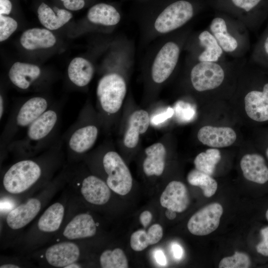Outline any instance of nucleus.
<instances>
[{
	"mask_svg": "<svg viewBox=\"0 0 268 268\" xmlns=\"http://www.w3.org/2000/svg\"><path fill=\"white\" fill-rule=\"evenodd\" d=\"M65 163L61 142L38 155L19 159L2 175L0 198L18 204L51 182Z\"/></svg>",
	"mask_w": 268,
	"mask_h": 268,
	"instance_id": "obj_1",
	"label": "nucleus"
},
{
	"mask_svg": "<svg viewBox=\"0 0 268 268\" xmlns=\"http://www.w3.org/2000/svg\"><path fill=\"white\" fill-rule=\"evenodd\" d=\"M65 187L61 171L48 185L10 210L2 218L1 246L11 247L22 230L32 222L56 195Z\"/></svg>",
	"mask_w": 268,
	"mask_h": 268,
	"instance_id": "obj_2",
	"label": "nucleus"
},
{
	"mask_svg": "<svg viewBox=\"0 0 268 268\" xmlns=\"http://www.w3.org/2000/svg\"><path fill=\"white\" fill-rule=\"evenodd\" d=\"M60 199L48 206L11 247L21 254L29 255L49 244L61 229L66 218L69 193L64 187Z\"/></svg>",
	"mask_w": 268,
	"mask_h": 268,
	"instance_id": "obj_3",
	"label": "nucleus"
},
{
	"mask_svg": "<svg viewBox=\"0 0 268 268\" xmlns=\"http://www.w3.org/2000/svg\"><path fill=\"white\" fill-rule=\"evenodd\" d=\"M60 114L59 107L51 105L27 128L22 138L11 142L6 150L20 159L36 156L48 149L55 137Z\"/></svg>",
	"mask_w": 268,
	"mask_h": 268,
	"instance_id": "obj_4",
	"label": "nucleus"
},
{
	"mask_svg": "<svg viewBox=\"0 0 268 268\" xmlns=\"http://www.w3.org/2000/svg\"><path fill=\"white\" fill-rule=\"evenodd\" d=\"M192 30L189 26L164 36L153 48L146 63L153 83L160 85L173 73Z\"/></svg>",
	"mask_w": 268,
	"mask_h": 268,
	"instance_id": "obj_5",
	"label": "nucleus"
},
{
	"mask_svg": "<svg viewBox=\"0 0 268 268\" xmlns=\"http://www.w3.org/2000/svg\"><path fill=\"white\" fill-rule=\"evenodd\" d=\"M207 29L226 56L233 59L244 58L250 41L248 29L241 22L231 16L217 15L211 20Z\"/></svg>",
	"mask_w": 268,
	"mask_h": 268,
	"instance_id": "obj_6",
	"label": "nucleus"
},
{
	"mask_svg": "<svg viewBox=\"0 0 268 268\" xmlns=\"http://www.w3.org/2000/svg\"><path fill=\"white\" fill-rule=\"evenodd\" d=\"M68 193L69 197L64 222L49 245L65 240H87L97 233L100 223L95 221L89 211L83 209V203L79 200Z\"/></svg>",
	"mask_w": 268,
	"mask_h": 268,
	"instance_id": "obj_7",
	"label": "nucleus"
},
{
	"mask_svg": "<svg viewBox=\"0 0 268 268\" xmlns=\"http://www.w3.org/2000/svg\"><path fill=\"white\" fill-rule=\"evenodd\" d=\"M195 15L193 4L187 0H178L166 6L151 20L145 22L149 38L164 36L187 26Z\"/></svg>",
	"mask_w": 268,
	"mask_h": 268,
	"instance_id": "obj_8",
	"label": "nucleus"
},
{
	"mask_svg": "<svg viewBox=\"0 0 268 268\" xmlns=\"http://www.w3.org/2000/svg\"><path fill=\"white\" fill-rule=\"evenodd\" d=\"M86 240H65L39 249L27 257L42 268H67L70 265L82 262Z\"/></svg>",
	"mask_w": 268,
	"mask_h": 268,
	"instance_id": "obj_9",
	"label": "nucleus"
},
{
	"mask_svg": "<svg viewBox=\"0 0 268 268\" xmlns=\"http://www.w3.org/2000/svg\"><path fill=\"white\" fill-rule=\"evenodd\" d=\"M239 60L226 59L218 62L186 60L192 87L200 93L218 89L224 83L227 71L236 66Z\"/></svg>",
	"mask_w": 268,
	"mask_h": 268,
	"instance_id": "obj_10",
	"label": "nucleus"
},
{
	"mask_svg": "<svg viewBox=\"0 0 268 268\" xmlns=\"http://www.w3.org/2000/svg\"><path fill=\"white\" fill-rule=\"evenodd\" d=\"M51 105L42 96L31 97L17 105L5 125L1 137V148L6 149L21 130L27 128Z\"/></svg>",
	"mask_w": 268,
	"mask_h": 268,
	"instance_id": "obj_11",
	"label": "nucleus"
},
{
	"mask_svg": "<svg viewBox=\"0 0 268 268\" xmlns=\"http://www.w3.org/2000/svg\"><path fill=\"white\" fill-rule=\"evenodd\" d=\"M126 93V81L119 72L106 73L98 81L97 99L102 111L107 115L114 114L119 111Z\"/></svg>",
	"mask_w": 268,
	"mask_h": 268,
	"instance_id": "obj_12",
	"label": "nucleus"
},
{
	"mask_svg": "<svg viewBox=\"0 0 268 268\" xmlns=\"http://www.w3.org/2000/svg\"><path fill=\"white\" fill-rule=\"evenodd\" d=\"M98 133L97 126L85 122L83 113L80 114L66 138L67 163L79 162L80 157L94 145Z\"/></svg>",
	"mask_w": 268,
	"mask_h": 268,
	"instance_id": "obj_13",
	"label": "nucleus"
},
{
	"mask_svg": "<svg viewBox=\"0 0 268 268\" xmlns=\"http://www.w3.org/2000/svg\"><path fill=\"white\" fill-rule=\"evenodd\" d=\"M184 50L187 56L186 60L198 62H218L226 56L215 37L208 29L191 33Z\"/></svg>",
	"mask_w": 268,
	"mask_h": 268,
	"instance_id": "obj_14",
	"label": "nucleus"
},
{
	"mask_svg": "<svg viewBox=\"0 0 268 268\" xmlns=\"http://www.w3.org/2000/svg\"><path fill=\"white\" fill-rule=\"evenodd\" d=\"M101 163L107 175L105 182L111 190L120 195L128 194L133 186V178L120 155L116 151H108L103 155Z\"/></svg>",
	"mask_w": 268,
	"mask_h": 268,
	"instance_id": "obj_15",
	"label": "nucleus"
},
{
	"mask_svg": "<svg viewBox=\"0 0 268 268\" xmlns=\"http://www.w3.org/2000/svg\"><path fill=\"white\" fill-rule=\"evenodd\" d=\"M222 205L217 202L209 203L195 213L189 219L187 227L192 234L204 236L218 227L223 213Z\"/></svg>",
	"mask_w": 268,
	"mask_h": 268,
	"instance_id": "obj_16",
	"label": "nucleus"
},
{
	"mask_svg": "<svg viewBox=\"0 0 268 268\" xmlns=\"http://www.w3.org/2000/svg\"><path fill=\"white\" fill-rule=\"evenodd\" d=\"M160 202L161 205L167 209H170L179 213L184 211L190 203L187 187L181 182H170L162 192Z\"/></svg>",
	"mask_w": 268,
	"mask_h": 268,
	"instance_id": "obj_17",
	"label": "nucleus"
},
{
	"mask_svg": "<svg viewBox=\"0 0 268 268\" xmlns=\"http://www.w3.org/2000/svg\"><path fill=\"white\" fill-rule=\"evenodd\" d=\"M244 104L250 118L259 122L268 121V82L262 90H251L245 94Z\"/></svg>",
	"mask_w": 268,
	"mask_h": 268,
	"instance_id": "obj_18",
	"label": "nucleus"
},
{
	"mask_svg": "<svg viewBox=\"0 0 268 268\" xmlns=\"http://www.w3.org/2000/svg\"><path fill=\"white\" fill-rule=\"evenodd\" d=\"M198 138L202 144L212 147L230 146L236 140L237 135L230 127L205 126L198 131Z\"/></svg>",
	"mask_w": 268,
	"mask_h": 268,
	"instance_id": "obj_19",
	"label": "nucleus"
},
{
	"mask_svg": "<svg viewBox=\"0 0 268 268\" xmlns=\"http://www.w3.org/2000/svg\"><path fill=\"white\" fill-rule=\"evenodd\" d=\"M244 178L248 181L264 184L268 181V167L263 156L259 154H247L240 161Z\"/></svg>",
	"mask_w": 268,
	"mask_h": 268,
	"instance_id": "obj_20",
	"label": "nucleus"
},
{
	"mask_svg": "<svg viewBox=\"0 0 268 268\" xmlns=\"http://www.w3.org/2000/svg\"><path fill=\"white\" fill-rule=\"evenodd\" d=\"M41 71L35 65L17 62L8 72L11 83L17 88L27 90L40 77Z\"/></svg>",
	"mask_w": 268,
	"mask_h": 268,
	"instance_id": "obj_21",
	"label": "nucleus"
},
{
	"mask_svg": "<svg viewBox=\"0 0 268 268\" xmlns=\"http://www.w3.org/2000/svg\"><path fill=\"white\" fill-rule=\"evenodd\" d=\"M148 113L144 110H136L130 117L129 127L124 137L125 146L129 148L135 147L138 144L139 135L145 133L149 126Z\"/></svg>",
	"mask_w": 268,
	"mask_h": 268,
	"instance_id": "obj_22",
	"label": "nucleus"
},
{
	"mask_svg": "<svg viewBox=\"0 0 268 268\" xmlns=\"http://www.w3.org/2000/svg\"><path fill=\"white\" fill-rule=\"evenodd\" d=\"M20 41L25 49L34 50L54 46L56 38L49 29L34 28L25 31L21 36Z\"/></svg>",
	"mask_w": 268,
	"mask_h": 268,
	"instance_id": "obj_23",
	"label": "nucleus"
},
{
	"mask_svg": "<svg viewBox=\"0 0 268 268\" xmlns=\"http://www.w3.org/2000/svg\"><path fill=\"white\" fill-rule=\"evenodd\" d=\"M146 157L143 163V170L148 176H159L162 174L165 165L166 150L160 142L155 143L145 149Z\"/></svg>",
	"mask_w": 268,
	"mask_h": 268,
	"instance_id": "obj_24",
	"label": "nucleus"
},
{
	"mask_svg": "<svg viewBox=\"0 0 268 268\" xmlns=\"http://www.w3.org/2000/svg\"><path fill=\"white\" fill-rule=\"evenodd\" d=\"M94 73L92 64L83 58H74L68 67L67 74L69 80L78 87L87 85L92 79Z\"/></svg>",
	"mask_w": 268,
	"mask_h": 268,
	"instance_id": "obj_25",
	"label": "nucleus"
},
{
	"mask_svg": "<svg viewBox=\"0 0 268 268\" xmlns=\"http://www.w3.org/2000/svg\"><path fill=\"white\" fill-rule=\"evenodd\" d=\"M87 16L91 23L106 26H116L121 19L120 13L115 7L104 3L93 5L88 10Z\"/></svg>",
	"mask_w": 268,
	"mask_h": 268,
	"instance_id": "obj_26",
	"label": "nucleus"
},
{
	"mask_svg": "<svg viewBox=\"0 0 268 268\" xmlns=\"http://www.w3.org/2000/svg\"><path fill=\"white\" fill-rule=\"evenodd\" d=\"M40 23L47 29H58L67 23L71 18L72 14L67 10L58 9L57 14L44 2H42L37 10Z\"/></svg>",
	"mask_w": 268,
	"mask_h": 268,
	"instance_id": "obj_27",
	"label": "nucleus"
},
{
	"mask_svg": "<svg viewBox=\"0 0 268 268\" xmlns=\"http://www.w3.org/2000/svg\"><path fill=\"white\" fill-rule=\"evenodd\" d=\"M163 229L159 224L151 225L147 231L140 229L134 232L130 239L132 249L136 252L141 251L149 245L157 243L162 238Z\"/></svg>",
	"mask_w": 268,
	"mask_h": 268,
	"instance_id": "obj_28",
	"label": "nucleus"
},
{
	"mask_svg": "<svg viewBox=\"0 0 268 268\" xmlns=\"http://www.w3.org/2000/svg\"><path fill=\"white\" fill-rule=\"evenodd\" d=\"M188 183L200 187L205 197L210 198L215 194L217 189V183L210 175L196 169L189 172L187 175Z\"/></svg>",
	"mask_w": 268,
	"mask_h": 268,
	"instance_id": "obj_29",
	"label": "nucleus"
},
{
	"mask_svg": "<svg viewBox=\"0 0 268 268\" xmlns=\"http://www.w3.org/2000/svg\"><path fill=\"white\" fill-rule=\"evenodd\" d=\"M221 158L219 150L209 148L199 153L195 157L194 163L196 169L208 175L213 174L216 165Z\"/></svg>",
	"mask_w": 268,
	"mask_h": 268,
	"instance_id": "obj_30",
	"label": "nucleus"
},
{
	"mask_svg": "<svg viewBox=\"0 0 268 268\" xmlns=\"http://www.w3.org/2000/svg\"><path fill=\"white\" fill-rule=\"evenodd\" d=\"M99 263L102 268H127L129 266L124 252L118 248L102 251L99 256Z\"/></svg>",
	"mask_w": 268,
	"mask_h": 268,
	"instance_id": "obj_31",
	"label": "nucleus"
},
{
	"mask_svg": "<svg viewBox=\"0 0 268 268\" xmlns=\"http://www.w3.org/2000/svg\"><path fill=\"white\" fill-rule=\"evenodd\" d=\"M261 0H230V1L232 4L233 7L236 9L237 11H239L233 18L241 22L246 28L249 30L251 12L259 4Z\"/></svg>",
	"mask_w": 268,
	"mask_h": 268,
	"instance_id": "obj_32",
	"label": "nucleus"
},
{
	"mask_svg": "<svg viewBox=\"0 0 268 268\" xmlns=\"http://www.w3.org/2000/svg\"><path fill=\"white\" fill-rule=\"evenodd\" d=\"M251 260L246 253L236 251L232 256L223 258L220 262L219 268H248L251 266Z\"/></svg>",
	"mask_w": 268,
	"mask_h": 268,
	"instance_id": "obj_33",
	"label": "nucleus"
},
{
	"mask_svg": "<svg viewBox=\"0 0 268 268\" xmlns=\"http://www.w3.org/2000/svg\"><path fill=\"white\" fill-rule=\"evenodd\" d=\"M17 22L12 18L0 15V41L8 39L16 30Z\"/></svg>",
	"mask_w": 268,
	"mask_h": 268,
	"instance_id": "obj_34",
	"label": "nucleus"
},
{
	"mask_svg": "<svg viewBox=\"0 0 268 268\" xmlns=\"http://www.w3.org/2000/svg\"><path fill=\"white\" fill-rule=\"evenodd\" d=\"M27 257L23 258L17 257H1L0 268H20L33 267Z\"/></svg>",
	"mask_w": 268,
	"mask_h": 268,
	"instance_id": "obj_35",
	"label": "nucleus"
},
{
	"mask_svg": "<svg viewBox=\"0 0 268 268\" xmlns=\"http://www.w3.org/2000/svg\"><path fill=\"white\" fill-rule=\"evenodd\" d=\"M260 233L262 240L257 245L256 250L262 255L268 257V226L263 228Z\"/></svg>",
	"mask_w": 268,
	"mask_h": 268,
	"instance_id": "obj_36",
	"label": "nucleus"
},
{
	"mask_svg": "<svg viewBox=\"0 0 268 268\" xmlns=\"http://www.w3.org/2000/svg\"><path fill=\"white\" fill-rule=\"evenodd\" d=\"M63 1L65 7L70 10H78L82 9L84 5V0H61Z\"/></svg>",
	"mask_w": 268,
	"mask_h": 268,
	"instance_id": "obj_37",
	"label": "nucleus"
},
{
	"mask_svg": "<svg viewBox=\"0 0 268 268\" xmlns=\"http://www.w3.org/2000/svg\"><path fill=\"white\" fill-rule=\"evenodd\" d=\"M178 107H176V112L177 114L182 113L178 115L180 117L185 120H189L192 117L194 114L193 109L190 106H188L185 107H180L178 103Z\"/></svg>",
	"mask_w": 268,
	"mask_h": 268,
	"instance_id": "obj_38",
	"label": "nucleus"
},
{
	"mask_svg": "<svg viewBox=\"0 0 268 268\" xmlns=\"http://www.w3.org/2000/svg\"><path fill=\"white\" fill-rule=\"evenodd\" d=\"M173 109L169 108L166 112L155 116L154 118H153L152 122L155 124H158L170 117L173 115Z\"/></svg>",
	"mask_w": 268,
	"mask_h": 268,
	"instance_id": "obj_39",
	"label": "nucleus"
},
{
	"mask_svg": "<svg viewBox=\"0 0 268 268\" xmlns=\"http://www.w3.org/2000/svg\"><path fill=\"white\" fill-rule=\"evenodd\" d=\"M12 4L9 0H0V15H8L11 10Z\"/></svg>",
	"mask_w": 268,
	"mask_h": 268,
	"instance_id": "obj_40",
	"label": "nucleus"
},
{
	"mask_svg": "<svg viewBox=\"0 0 268 268\" xmlns=\"http://www.w3.org/2000/svg\"><path fill=\"white\" fill-rule=\"evenodd\" d=\"M152 218V214L148 210L143 211L139 216L140 222L145 228L149 224Z\"/></svg>",
	"mask_w": 268,
	"mask_h": 268,
	"instance_id": "obj_41",
	"label": "nucleus"
},
{
	"mask_svg": "<svg viewBox=\"0 0 268 268\" xmlns=\"http://www.w3.org/2000/svg\"><path fill=\"white\" fill-rule=\"evenodd\" d=\"M174 257L180 260L182 258L183 254V249L179 244H174L172 247Z\"/></svg>",
	"mask_w": 268,
	"mask_h": 268,
	"instance_id": "obj_42",
	"label": "nucleus"
},
{
	"mask_svg": "<svg viewBox=\"0 0 268 268\" xmlns=\"http://www.w3.org/2000/svg\"><path fill=\"white\" fill-rule=\"evenodd\" d=\"M155 258L157 262L162 266H165L166 264V257L163 252L161 250H158L155 252Z\"/></svg>",
	"mask_w": 268,
	"mask_h": 268,
	"instance_id": "obj_43",
	"label": "nucleus"
},
{
	"mask_svg": "<svg viewBox=\"0 0 268 268\" xmlns=\"http://www.w3.org/2000/svg\"><path fill=\"white\" fill-rule=\"evenodd\" d=\"M262 50L264 54L268 57V35L266 37L261 45Z\"/></svg>",
	"mask_w": 268,
	"mask_h": 268,
	"instance_id": "obj_44",
	"label": "nucleus"
},
{
	"mask_svg": "<svg viewBox=\"0 0 268 268\" xmlns=\"http://www.w3.org/2000/svg\"><path fill=\"white\" fill-rule=\"evenodd\" d=\"M165 215L169 219L172 220L176 217V212L170 209H167Z\"/></svg>",
	"mask_w": 268,
	"mask_h": 268,
	"instance_id": "obj_45",
	"label": "nucleus"
},
{
	"mask_svg": "<svg viewBox=\"0 0 268 268\" xmlns=\"http://www.w3.org/2000/svg\"><path fill=\"white\" fill-rule=\"evenodd\" d=\"M4 101L1 94L0 95V119H2L4 111Z\"/></svg>",
	"mask_w": 268,
	"mask_h": 268,
	"instance_id": "obj_46",
	"label": "nucleus"
},
{
	"mask_svg": "<svg viewBox=\"0 0 268 268\" xmlns=\"http://www.w3.org/2000/svg\"><path fill=\"white\" fill-rule=\"evenodd\" d=\"M266 217L267 220L268 221V208L266 212Z\"/></svg>",
	"mask_w": 268,
	"mask_h": 268,
	"instance_id": "obj_47",
	"label": "nucleus"
},
{
	"mask_svg": "<svg viewBox=\"0 0 268 268\" xmlns=\"http://www.w3.org/2000/svg\"><path fill=\"white\" fill-rule=\"evenodd\" d=\"M266 153L267 157V158L268 159V147L267 148V149L266 150Z\"/></svg>",
	"mask_w": 268,
	"mask_h": 268,
	"instance_id": "obj_48",
	"label": "nucleus"
}]
</instances>
